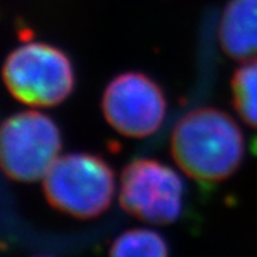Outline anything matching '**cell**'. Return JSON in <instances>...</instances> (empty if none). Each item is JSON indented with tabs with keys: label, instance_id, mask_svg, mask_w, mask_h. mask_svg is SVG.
<instances>
[{
	"label": "cell",
	"instance_id": "cell-1",
	"mask_svg": "<svg viewBox=\"0 0 257 257\" xmlns=\"http://www.w3.org/2000/svg\"><path fill=\"white\" fill-rule=\"evenodd\" d=\"M170 150L189 177L204 184L220 183L241 165L244 139L234 119L216 107H199L176 123Z\"/></svg>",
	"mask_w": 257,
	"mask_h": 257
},
{
	"label": "cell",
	"instance_id": "cell-2",
	"mask_svg": "<svg viewBox=\"0 0 257 257\" xmlns=\"http://www.w3.org/2000/svg\"><path fill=\"white\" fill-rule=\"evenodd\" d=\"M9 93L29 106L53 107L74 89L73 64L59 47L33 42L10 52L3 64Z\"/></svg>",
	"mask_w": 257,
	"mask_h": 257
},
{
	"label": "cell",
	"instance_id": "cell-3",
	"mask_svg": "<svg viewBox=\"0 0 257 257\" xmlns=\"http://www.w3.org/2000/svg\"><path fill=\"white\" fill-rule=\"evenodd\" d=\"M114 189L110 166L90 153L57 157L43 177L49 204L77 219H92L107 210Z\"/></svg>",
	"mask_w": 257,
	"mask_h": 257
},
{
	"label": "cell",
	"instance_id": "cell-4",
	"mask_svg": "<svg viewBox=\"0 0 257 257\" xmlns=\"http://www.w3.org/2000/svg\"><path fill=\"white\" fill-rule=\"evenodd\" d=\"M60 149V130L40 111H20L2 124V167L15 182L30 183L45 177L59 157Z\"/></svg>",
	"mask_w": 257,
	"mask_h": 257
},
{
	"label": "cell",
	"instance_id": "cell-5",
	"mask_svg": "<svg viewBox=\"0 0 257 257\" xmlns=\"http://www.w3.org/2000/svg\"><path fill=\"white\" fill-rule=\"evenodd\" d=\"M120 206L153 224H169L182 213L183 182L173 169L153 159L130 162L120 179Z\"/></svg>",
	"mask_w": 257,
	"mask_h": 257
},
{
	"label": "cell",
	"instance_id": "cell-6",
	"mask_svg": "<svg viewBox=\"0 0 257 257\" xmlns=\"http://www.w3.org/2000/svg\"><path fill=\"white\" fill-rule=\"evenodd\" d=\"M166 96L152 77L140 72L116 76L104 89L101 109L104 119L126 138L153 135L166 116Z\"/></svg>",
	"mask_w": 257,
	"mask_h": 257
},
{
	"label": "cell",
	"instance_id": "cell-7",
	"mask_svg": "<svg viewBox=\"0 0 257 257\" xmlns=\"http://www.w3.org/2000/svg\"><path fill=\"white\" fill-rule=\"evenodd\" d=\"M219 42L234 60H257V0H230L221 15Z\"/></svg>",
	"mask_w": 257,
	"mask_h": 257
},
{
	"label": "cell",
	"instance_id": "cell-8",
	"mask_svg": "<svg viewBox=\"0 0 257 257\" xmlns=\"http://www.w3.org/2000/svg\"><path fill=\"white\" fill-rule=\"evenodd\" d=\"M233 104L243 121L257 128V60L244 62L231 79Z\"/></svg>",
	"mask_w": 257,
	"mask_h": 257
},
{
	"label": "cell",
	"instance_id": "cell-9",
	"mask_svg": "<svg viewBox=\"0 0 257 257\" xmlns=\"http://www.w3.org/2000/svg\"><path fill=\"white\" fill-rule=\"evenodd\" d=\"M109 257H169L165 239L153 230L133 229L120 234Z\"/></svg>",
	"mask_w": 257,
	"mask_h": 257
}]
</instances>
